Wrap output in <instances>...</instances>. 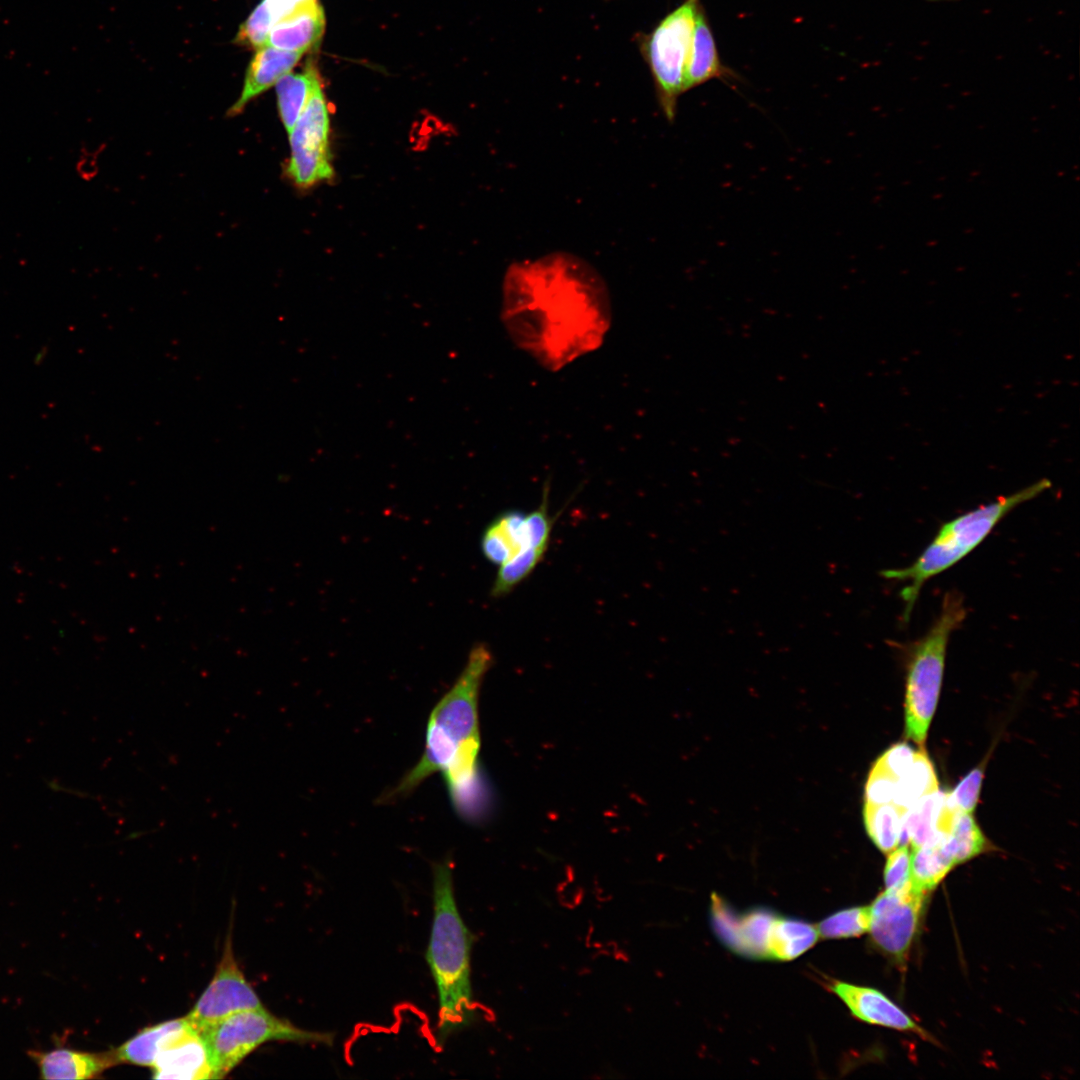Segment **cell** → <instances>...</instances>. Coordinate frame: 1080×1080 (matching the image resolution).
<instances>
[{"label":"cell","instance_id":"cell-3","mask_svg":"<svg viewBox=\"0 0 1080 1080\" xmlns=\"http://www.w3.org/2000/svg\"><path fill=\"white\" fill-rule=\"evenodd\" d=\"M1051 486L1041 479L1017 492L998 497L941 526L934 539L909 566L886 569L881 576L904 582L900 596L904 601L903 619L908 621L919 593L926 581L940 574L972 552L1011 510L1043 493Z\"/></svg>","mask_w":1080,"mask_h":1080},{"label":"cell","instance_id":"cell-17","mask_svg":"<svg viewBox=\"0 0 1080 1080\" xmlns=\"http://www.w3.org/2000/svg\"><path fill=\"white\" fill-rule=\"evenodd\" d=\"M952 818L945 792L936 790L925 795L905 810L900 844L921 846L948 832Z\"/></svg>","mask_w":1080,"mask_h":1080},{"label":"cell","instance_id":"cell-27","mask_svg":"<svg viewBox=\"0 0 1080 1080\" xmlns=\"http://www.w3.org/2000/svg\"><path fill=\"white\" fill-rule=\"evenodd\" d=\"M711 920L713 930L721 943L738 954L740 914L716 893L711 896Z\"/></svg>","mask_w":1080,"mask_h":1080},{"label":"cell","instance_id":"cell-23","mask_svg":"<svg viewBox=\"0 0 1080 1080\" xmlns=\"http://www.w3.org/2000/svg\"><path fill=\"white\" fill-rule=\"evenodd\" d=\"M938 790L934 766L924 750L915 752L907 772L897 780L893 803L908 809L921 797Z\"/></svg>","mask_w":1080,"mask_h":1080},{"label":"cell","instance_id":"cell-30","mask_svg":"<svg viewBox=\"0 0 1080 1080\" xmlns=\"http://www.w3.org/2000/svg\"><path fill=\"white\" fill-rule=\"evenodd\" d=\"M982 780L983 769H973L953 791L947 793L950 804L958 811L972 813L977 805Z\"/></svg>","mask_w":1080,"mask_h":1080},{"label":"cell","instance_id":"cell-29","mask_svg":"<svg viewBox=\"0 0 1080 1080\" xmlns=\"http://www.w3.org/2000/svg\"><path fill=\"white\" fill-rule=\"evenodd\" d=\"M888 854L884 869L886 890L903 891L910 888L912 886L911 853L908 843L901 844Z\"/></svg>","mask_w":1080,"mask_h":1080},{"label":"cell","instance_id":"cell-1","mask_svg":"<svg viewBox=\"0 0 1080 1080\" xmlns=\"http://www.w3.org/2000/svg\"><path fill=\"white\" fill-rule=\"evenodd\" d=\"M492 662L485 644L471 649L461 674L430 713L422 756L384 795V802L408 795L429 776L442 772L454 807L458 812L468 811L480 750L479 693Z\"/></svg>","mask_w":1080,"mask_h":1080},{"label":"cell","instance_id":"cell-8","mask_svg":"<svg viewBox=\"0 0 1080 1080\" xmlns=\"http://www.w3.org/2000/svg\"><path fill=\"white\" fill-rule=\"evenodd\" d=\"M329 129L328 105L319 84L288 133L291 152L287 173L297 186L306 188L333 176Z\"/></svg>","mask_w":1080,"mask_h":1080},{"label":"cell","instance_id":"cell-32","mask_svg":"<svg viewBox=\"0 0 1080 1080\" xmlns=\"http://www.w3.org/2000/svg\"><path fill=\"white\" fill-rule=\"evenodd\" d=\"M915 751L907 743L892 745L878 759L877 763L897 780L910 768Z\"/></svg>","mask_w":1080,"mask_h":1080},{"label":"cell","instance_id":"cell-11","mask_svg":"<svg viewBox=\"0 0 1080 1080\" xmlns=\"http://www.w3.org/2000/svg\"><path fill=\"white\" fill-rule=\"evenodd\" d=\"M829 987L857 1019L873 1025L913 1032L924 1039H930L928 1032L882 992L838 980H833Z\"/></svg>","mask_w":1080,"mask_h":1080},{"label":"cell","instance_id":"cell-18","mask_svg":"<svg viewBox=\"0 0 1080 1080\" xmlns=\"http://www.w3.org/2000/svg\"><path fill=\"white\" fill-rule=\"evenodd\" d=\"M189 1026L185 1017L149 1026L113 1050L117 1063L152 1067L162 1047Z\"/></svg>","mask_w":1080,"mask_h":1080},{"label":"cell","instance_id":"cell-25","mask_svg":"<svg viewBox=\"0 0 1080 1080\" xmlns=\"http://www.w3.org/2000/svg\"><path fill=\"white\" fill-rule=\"evenodd\" d=\"M946 844L955 865L986 852L988 842L971 813L956 811Z\"/></svg>","mask_w":1080,"mask_h":1080},{"label":"cell","instance_id":"cell-12","mask_svg":"<svg viewBox=\"0 0 1080 1080\" xmlns=\"http://www.w3.org/2000/svg\"><path fill=\"white\" fill-rule=\"evenodd\" d=\"M151 1068L155 1079H213L204 1042L190 1024L162 1047Z\"/></svg>","mask_w":1080,"mask_h":1080},{"label":"cell","instance_id":"cell-19","mask_svg":"<svg viewBox=\"0 0 1080 1080\" xmlns=\"http://www.w3.org/2000/svg\"><path fill=\"white\" fill-rule=\"evenodd\" d=\"M946 835L940 834L935 839L912 848L911 883L914 889L928 894L955 866L946 844Z\"/></svg>","mask_w":1080,"mask_h":1080},{"label":"cell","instance_id":"cell-21","mask_svg":"<svg viewBox=\"0 0 1080 1080\" xmlns=\"http://www.w3.org/2000/svg\"><path fill=\"white\" fill-rule=\"evenodd\" d=\"M818 936L817 929L806 921L777 917L769 940V960H793L809 950Z\"/></svg>","mask_w":1080,"mask_h":1080},{"label":"cell","instance_id":"cell-31","mask_svg":"<svg viewBox=\"0 0 1080 1080\" xmlns=\"http://www.w3.org/2000/svg\"><path fill=\"white\" fill-rule=\"evenodd\" d=\"M896 783L897 779L875 762L865 786V803L885 804L892 802Z\"/></svg>","mask_w":1080,"mask_h":1080},{"label":"cell","instance_id":"cell-28","mask_svg":"<svg viewBox=\"0 0 1080 1080\" xmlns=\"http://www.w3.org/2000/svg\"><path fill=\"white\" fill-rule=\"evenodd\" d=\"M274 24L270 9L262 0L239 27L235 42L244 47L258 49L267 44L269 32Z\"/></svg>","mask_w":1080,"mask_h":1080},{"label":"cell","instance_id":"cell-2","mask_svg":"<svg viewBox=\"0 0 1080 1080\" xmlns=\"http://www.w3.org/2000/svg\"><path fill=\"white\" fill-rule=\"evenodd\" d=\"M432 875L433 919L426 961L438 994L436 1038L442 1044L474 1018L473 936L458 909L450 861L434 864Z\"/></svg>","mask_w":1080,"mask_h":1080},{"label":"cell","instance_id":"cell-13","mask_svg":"<svg viewBox=\"0 0 1080 1080\" xmlns=\"http://www.w3.org/2000/svg\"><path fill=\"white\" fill-rule=\"evenodd\" d=\"M27 1054L41 1079H93L118 1064L113 1050L95 1053L58 1046L49 1051L32 1049Z\"/></svg>","mask_w":1080,"mask_h":1080},{"label":"cell","instance_id":"cell-4","mask_svg":"<svg viewBox=\"0 0 1080 1080\" xmlns=\"http://www.w3.org/2000/svg\"><path fill=\"white\" fill-rule=\"evenodd\" d=\"M966 617L958 592H947L929 630L908 649L905 692V733L918 744L925 742L937 706L947 644Z\"/></svg>","mask_w":1080,"mask_h":1080},{"label":"cell","instance_id":"cell-9","mask_svg":"<svg viewBox=\"0 0 1080 1080\" xmlns=\"http://www.w3.org/2000/svg\"><path fill=\"white\" fill-rule=\"evenodd\" d=\"M927 895L913 886L903 891L885 890L869 906L871 942L898 964H904L908 957Z\"/></svg>","mask_w":1080,"mask_h":1080},{"label":"cell","instance_id":"cell-14","mask_svg":"<svg viewBox=\"0 0 1080 1080\" xmlns=\"http://www.w3.org/2000/svg\"><path fill=\"white\" fill-rule=\"evenodd\" d=\"M302 55L301 52L282 50L270 45L256 49L246 72L242 92L228 114H239L252 99L290 73Z\"/></svg>","mask_w":1080,"mask_h":1080},{"label":"cell","instance_id":"cell-33","mask_svg":"<svg viewBox=\"0 0 1080 1080\" xmlns=\"http://www.w3.org/2000/svg\"><path fill=\"white\" fill-rule=\"evenodd\" d=\"M312 1L316 0H265L274 19V23L298 7Z\"/></svg>","mask_w":1080,"mask_h":1080},{"label":"cell","instance_id":"cell-10","mask_svg":"<svg viewBox=\"0 0 1080 1080\" xmlns=\"http://www.w3.org/2000/svg\"><path fill=\"white\" fill-rule=\"evenodd\" d=\"M261 1007L260 998L238 966L228 934L212 980L185 1018L200 1033L229 1015Z\"/></svg>","mask_w":1080,"mask_h":1080},{"label":"cell","instance_id":"cell-5","mask_svg":"<svg viewBox=\"0 0 1080 1080\" xmlns=\"http://www.w3.org/2000/svg\"><path fill=\"white\" fill-rule=\"evenodd\" d=\"M548 496L549 485L545 483L536 509L529 513L503 512L482 535V553L498 566L496 580L504 589H515L544 558L554 523L549 514Z\"/></svg>","mask_w":1080,"mask_h":1080},{"label":"cell","instance_id":"cell-20","mask_svg":"<svg viewBox=\"0 0 1080 1080\" xmlns=\"http://www.w3.org/2000/svg\"><path fill=\"white\" fill-rule=\"evenodd\" d=\"M319 84V74L312 63L306 65L302 72L284 75L275 84L279 114L288 133Z\"/></svg>","mask_w":1080,"mask_h":1080},{"label":"cell","instance_id":"cell-22","mask_svg":"<svg viewBox=\"0 0 1080 1080\" xmlns=\"http://www.w3.org/2000/svg\"><path fill=\"white\" fill-rule=\"evenodd\" d=\"M905 810L893 802L864 804V825L872 842L883 853L894 850L901 841Z\"/></svg>","mask_w":1080,"mask_h":1080},{"label":"cell","instance_id":"cell-7","mask_svg":"<svg viewBox=\"0 0 1080 1080\" xmlns=\"http://www.w3.org/2000/svg\"><path fill=\"white\" fill-rule=\"evenodd\" d=\"M700 4V0H685L643 42V54L655 81L658 100L669 121L674 120L678 98L685 92V70Z\"/></svg>","mask_w":1080,"mask_h":1080},{"label":"cell","instance_id":"cell-15","mask_svg":"<svg viewBox=\"0 0 1080 1080\" xmlns=\"http://www.w3.org/2000/svg\"><path fill=\"white\" fill-rule=\"evenodd\" d=\"M734 71L720 60L715 39L705 10L700 4L695 18L691 45L685 70L684 91L712 79H735Z\"/></svg>","mask_w":1080,"mask_h":1080},{"label":"cell","instance_id":"cell-6","mask_svg":"<svg viewBox=\"0 0 1080 1080\" xmlns=\"http://www.w3.org/2000/svg\"><path fill=\"white\" fill-rule=\"evenodd\" d=\"M213 1079L224 1078L246 1056L269 1041L332 1044L334 1035L302 1029L266 1008L240 1011L206 1027L200 1033Z\"/></svg>","mask_w":1080,"mask_h":1080},{"label":"cell","instance_id":"cell-24","mask_svg":"<svg viewBox=\"0 0 1080 1080\" xmlns=\"http://www.w3.org/2000/svg\"><path fill=\"white\" fill-rule=\"evenodd\" d=\"M777 917L773 911L760 907L740 914L738 954L756 960L769 959V940Z\"/></svg>","mask_w":1080,"mask_h":1080},{"label":"cell","instance_id":"cell-16","mask_svg":"<svg viewBox=\"0 0 1080 1080\" xmlns=\"http://www.w3.org/2000/svg\"><path fill=\"white\" fill-rule=\"evenodd\" d=\"M324 27V11L317 0L312 1L277 20L269 32L266 45L304 53L318 44Z\"/></svg>","mask_w":1080,"mask_h":1080},{"label":"cell","instance_id":"cell-26","mask_svg":"<svg viewBox=\"0 0 1080 1080\" xmlns=\"http://www.w3.org/2000/svg\"><path fill=\"white\" fill-rule=\"evenodd\" d=\"M869 925L870 907H851L823 919L817 926V932L825 939L850 938L868 932Z\"/></svg>","mask_w":1080,"mask_h":1080}]
</instances>
